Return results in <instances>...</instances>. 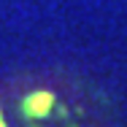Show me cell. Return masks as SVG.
<instances>
[{
	"instance_id": "1",
	"label": "cell",
	"mask_w": 127,
	"mask_h": 127,
	"mask_svg": "<svg viewBox=\"0 0 127 127\" xmlns=\"http://www.w3.org/2000/svg\"><path fill=\"white\" fill-rule=\"evenodd\" d=\"M0 127H8V116H5V105L0 103Z\"/></svg>"
}]
</instances>
